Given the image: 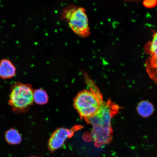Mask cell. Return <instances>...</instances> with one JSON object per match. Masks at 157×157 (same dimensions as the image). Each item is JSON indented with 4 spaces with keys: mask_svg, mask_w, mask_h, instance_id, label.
Here are the masks:
<instances>
[{
    "mask_svg": "<svg viewBox=\"0 0 157 157\" xmlns=\"http://www.w3.org/2000/svg\"><path fill=\"white\" fill-rule=\"evenodd\" d=\"M121 108L109 100L103 102L98 112L86 120L93 126L91 136L96 146L99 147L111 142L113 137L111 119Z\"/></svg>",
    "mask_w": 157,
    "mask_h": 157,
    "instance_id": "1",
    "label": "cell"
},
{
    "mask_svg": "<svg viewBox=\"0 0 157 157\" xmlns=\"http://www.w3.org/2000/svg\"><path fill=\"white\" fill-rule=\"evenodd\" d=\"M84 74L86 82L93 88L78 93L74 100V106L80 117L87 120L98 112L104 101L93 81L86 73Z\"/></svg>",
    "mask_w": 157,
    "mask_h": 157,
    "instance_id": "2",
    "label": "cell"
},
{
    "mask_svg": "<svg viewBox=\"0 0 157 157\" xmlns=\"http://www.w3.org/2000/svg\"><path fill=\"white\" fill-rule=\"evenodd\" d=\"M60 18L67 23L73 32L82 38L91 34L86 9L73 5L67 6L63 11Z\"/></svg>",
    "mask_w": 157,
    "mask_h": 157,
    "instance_id": "3",
    "label": "cell"
},
{
    "mask_svg": "<svg viewBox=\"0 0 157 157\" xmlns=\"http://www.w3.org/2000/svg\"><path fill=\"white\" fill-rule=\"evenodd\" d=\"M34 91L29 84L17 83L11 87L9 104L15 112H26L32 105Z\"/></svg>",
    "mask_w": 157,
    "mask_h": 157,
    "instance_id": "4",
    "label": "cell"
},
{
    "mask_svg": "<svg viewBox=\"0 0 157 157\" xmlns=\"http://www.w3.org/2000/svg\"><path fill=\"white\" fill-rule=\"evenodd\" d=\"M80 128L78 127L71 129L64 128H58L52 133L49 139L48 147L51 152H54L62 147L67 139L73 136L75 131Z\"/></svg>",
    "mask_w": 157,
    "mask_h": 157,
    "instance_id": "5",
    "label": "cell"
},
{
    "mask_svg": "<svg viewBox=\"0 0 157 157\" xmlns=\"http://www.w3.org/2000/svg\"><path fill=\"white\" fill-rule=\"evenodd\" d=\"M16 73V68L10 60L3 59L0 61V78L7 79L13 77Z\"/></svg>",
    "mask_w": 157,
    "mask_h": 157,
    "instance_id": "6",
    "label": "cell"
},
{
    "mask_svg": "<svg viewBox=\"0 0 157 157\" xmlns=\"http://www.w3.org/2000/svg\"><path fill=\"white\" fill-rule=\"evenodd\" d=\"M155 110L154 107L150 101H143L140 102L137 107V111L140 116L147 118L151 116Z\"/></svg>",
    "mask_w": 157,
    "mask_h": 157,
    "instance_id": "7",
    "label": "cell"
},
{
    "mask_svg": "<svg viewBox=\"0 0 157 157\" xmlns=\"http://www.w3.org/2000/svg\"><path fill=\"white\" fill-rule=\"evenodd\" d=\"M145 65L149 77L157 84V59L150 57L147 59Z\"/></svg>",
    "mask_w": 157,
    "mask_h": 157,
    "instance_id": "8",
    "label": "cell"
},
{
    "mask_svg": "<svg viewBox=\"0 0 157 157\" xmlns=\"http://www.w3.org/2000/svg\"><path fill=\"white\" fill-rule=\"evenodd\" d=\"M6 141L10 144L17 145L19 144L22 138L18 131L15 129L11 128L6 132L5 135Z\"/></svg>",
    "mask_w": 157,
    "mask_h": 157,
    "instance_id": "9",
    "label": "cell"
},
{
    "mask_svg": "<svg viewBox=\"0 0 157 157\" xmlns=\"http://www.w3.org/2000/svg\"><path fill=\"white\" fill-rule=\"evenodd\" d=\"M151 41L148 42L145 47L146 53L150 55V57L157 59V32L153 35Z\"/></svg>",
    "mask_w": 157,
    "mask_h": 157,
    "instance_id": "10",
    "label": "cell"
},
{
    "mask_svg": "<svg viewBox=\"0 0 157 157\" xmlns=\"http://www.w3.org/2000/svg\"><path fill=\"white\" fill-rule=\"evenodd\" d=\"M34 101L39 105H44L48 102V97L46 91L42 89L35 90L33 93Z\"/></svg>",
    "mask_w": 157,
    "mask_h": 157,
    "instance_id": "11",
    "label": "cell"
},
{
    "mask_svg": "<svg viewBox=\"0 0 157 157\" xmlns=\"http://www.w3.org/2000/svg\"><path fill=\"white\" fill-rule=\"evenodd\" d=\"M143 4L147 8H152L157 5V0H146L143 2Z\"/></svg>",
    "mask_w": 157,
    "mask_h": 157,
    "instance_id": "12",
    "label": "cell"
},
{
    "mask_svg": "<svg viewBox=\"0 0 157 157\" xmlns=\"http://www.w3.org/2000/svg\"><path fill=\"white\" fill-rule=\"evenodd\" d=\"M37 157L32 156V157Z\"/></svg>",
    "mask_w": 157,
    "mask_h": 157,
    "instance_id": "13",
    "label": "cell"
}]
</instances>
